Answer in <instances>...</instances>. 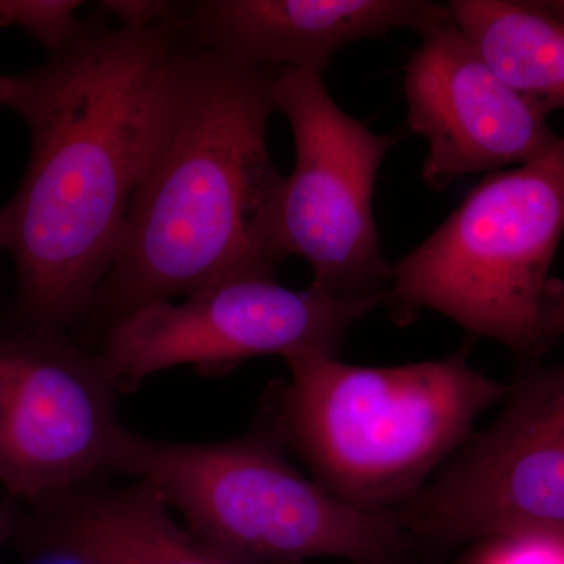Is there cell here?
Listing matches in <instances>:
<instances>
[{"mask_svg":"<svg viewBox=\"0 0 564 564\" xmlns=\"http://www.w3.org/2000/svg\"><path fill=\"white\" fill-rule=\"evenodd\" d=\"M541 334L551 347L555 339L564 336V284L551 281L541 314Z\"/></svg>","mask_w":564,"mask_h":564,"instance_id":"2e32d148","label":"cell"},{"mask_svg":"<svg viewBox=\"0 0 564 564\" xmlns=\"http://www.w3.org/2000/svg\"><path fill=\"white\" fill-rule=\"evenodd\" d=\"M285 362L292 380L273 393L263 417L317 484L370 513L411 499L510 391L475 370L464 347L397 367L350 366L332 355Z\"/></svg>","mask_w":564,"mask_h":564,"instance_id":"3957f363","label":"cell"},{"mask_svg":"<svg viewBox=\"0 0 564 564\" xmlns=\"http://www.w3.org/2000/svg\"><path fill=\"white\" fill-rule=\"evenodd\" d=\"M445 6L514 90L549 113L564 110V21L541 0H452Z\"/></svg>","mask_w":564,"mask_h":564,"instance_id":"4fadbf2b","label":"cell"},{"mask_svg":"<svg viewBox=\"0 0 564 564\" xmlns=\"http://www.w3.org/2000/svg\"><path fill=\"white\" fill-rule=\"evenodd\" d=\"M274 110L288 118L295 140V169L284 177L280 207L285 258L306 259L318 291L384 302L393 267L381 251L372 199L391 137L345 113L315 70L281 69Z\"/></svg>","mask_w":564,"mask_h":564,"instance_id":"8992f818","label":"cell"},{"mask_svg":"<svg viewBox=\"0 0 564 564\" xmlns=\"http://www.w3.org/2000/svg\"><path fill=\"white\" fill-rule=\"evenodd\" d=\"M541 6L558 20L564 21V0H541Z\"/></svg>","mask_w":564,"mask_h":564,"instance_id":"ffe728a7","label":"cell"},{"mask_svg":"<svg viewBox=\"0 0 564 564\" xmlns=\"http://www.w3.org/2000/svg\"><path fill=\"white\" fill-rule=\"evenodd\" d=\"M508 388L507 403L564 426V364L525 367Z\"/></svg>","mask_w":564,"mask_h":564,"instance_id":"5bb4252c","label":"cell"},{"mask_svg":"<svg viewBox=\"0 0 564 564\" xmlns=\"http://www.w3.org/2000/svg\"><path fill=\"white\" fill-rule=\"evenodd\" d=\"M474 564H564V540L552 536H513L491 540Z\"/></svg>","mask_w":564,"mask_h":564,"instance_id":"9a60e30c","label":"cell"},{"mask_svg":"<svg viewBox=\"0 0 564 564\" xmlns=\"http://www.w3.org/2000/svg\"><path fill=\"white\" fill-rule=\"evenodd\" d=\"M33 90H35V80L33 74L24 76H0V106L24 115L31 106Z\"/></svg>","mask_w":564,"mask_h":564,"instance_id":"e0dca14e","label":"cell"},{"mask_svg":"<svg viewBox=\"0 0 564 564\" xmlns=\"http://www.w3.org/2000/svg\"><path fill=\"white\" fill-rule=\"evenodd\" d=\"M564 236V137L543 158L489 173L393 267L384 302L393 321L421 310L524 358L547 350L541 314Z\"/></svg>","mask_w":564,"mask_h":564,"instance_id":"5b68a950","label":"cell"},{"mask_svg":"<svg viewBox=\"0 0 564 564\" xmlns=\"http://www.w3.org/2000/svg\"><path fill=\"white\" fill-rule=\"evenodd\" d=\"M117 391L101 352L65 332L0 337V484L11 499L32 503L118 474Z\"/></svg>","mask_w":564,"mask_h":564,"instance_id":"ba28073f","label":"cell"},{"mask_svg":"<svg viewBox=\"0 0 564 564\" xmlns=\"http://www.w3.org/2000/svg\"><path fill=\"white\" fill-rule=\"evenodd\" d=\"M421 39L403 91L408 126L429 144L425 185L445 191L470 174L513 169L554 150L560 135L549 111L503 80L454 18Z\"/></svg>","mask_w":564,"mask_h":564,"instance_id":"30bf717a","label":"cell"},{"mask_svg":"<svg viewBox=\"0 0 564 564\" xmlns=\"http://www.w3.org/2000/svg\"><path fill=\"white\" fill-rule=\"evenodd\" d=\"M386 513L415 543L443 547L513 536L564 540V426L507 403L443 474Z\"/></svg>","mask_w":564,"mask_h":564,"instance_id":"9c48e42d","label":"cell"},{"mask_svg":"<svg viewBox=\"0 0 564 564\" xmlns=\"http://www.w3.org/2000/svg\"><path fill=\"white\" fill-rule=\"evenodd\" d=\"M281 69L248 65L184 39L152 122L117 258L91 313L107 325L284 261V176L267 126Z\"/></svg>","mask_w":564,"mask_h":564,"instance_id":"7a4b0ae2","label":"cell"},{"mask_svg":"<svg viewBox=\"0 0 564 564\" xmlns=\"http://www.w3.org/2000/svg\"><path fill=\"white\" fill-rule=\"evenodd\" d=\"M20 510V549L55 547L90 564H231L173 521L150 486L95 484Z\"/></svg>","mask_w":564,"mask_h":564,"instance_id":"7c38bea8","label":"cell"},{"mask_svg":"<svg viewBox=\"0 0 564 564\" xmlns=\"http://www.w3.org/2000/svg\"><path fill=\"white\" fill-rule=\"evenodd\" d=\"M272 423L237 440L177 444L124 430L118 474L180 511L188 532L231 564H411L415 541L389 513L343 502L282 455Z\"/></svg>","mask_w":564,"mask_h":564,"instance_id":"277c9868","label":"cell"},{"mask_svg":"<svg viewBox=\"0 0 564 564\" xmlns=\"http://www.w3.org/2000/svg\"><path fill=\"white\" fill-rule=\"evenodd\" d=\"M20 519V508L13 502H0V551L13 541Z\"/></svg>","mask_w":564,"mask_h":564,"instance_id":"d6986e66","label":"cell"},{"mask_svg":"<svg viewBox=\"0 0 564 564\" xmlns=\"http://www.w3.org/2000/svg\"><path fill=\"white\" fill-rule=\"evenodd\" d=\"M381 304L378 296L339 299L313 285L292 291L274 278H243L121 315L99 352L120 391H133L184 364L215 373L261 356H337L351 326Z\"/></svg>","mask_w":564,"mask_h":564,"instance_id":"52a82bcc","label":"cell"},{"mask_svg":"<svg viewBox=\"0 0 564 564\" xmlns=\"http://www.w3.org/2000/svg\"><path fill=\"white\" fill-rule=\"evenodd\" d=\"M25 564H90L76 554L55 547L20 549Z\"/></svg>","mask_w":564,"mask_h":564,"instance_id":"ac0fdd59","label":"cell"},{"mask_svg":"<svg viewBox=\"0 0 564 564\" xmlns=\"http://www.w3.org/2000/svg\"><path fill=\"white\" fill-rule=\"evenodd\" d=\"M448 17L447 6L429 0H206L181 10L185 35L199 46L321 74L348 44L400 29L421 35Z\"/></svg>","mask_w":564,"mask_h":564,"instance_id":"8fae6325","label":"cell"},{"mask_svg":"<svg viewBox=\"0 0 564 564\" xmlns=\"http://www.w3.org/2000/svg\"><path fill=\"white\" fill-rule=\"evenodd\" d=\"M181 9L148 25H85L46 65L24 120L32 152L0 207V248L18 273L24 328L65 332L91 313L117 258Z\"/></svg>","mask_w":564,"mask_h":564,"instance_id":"6da1fadb","label":"cell"}]
</instances>
